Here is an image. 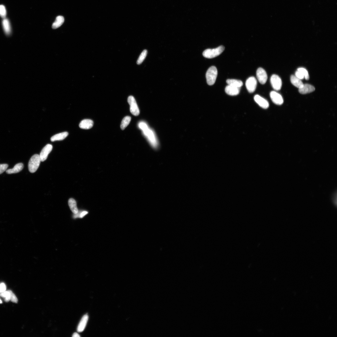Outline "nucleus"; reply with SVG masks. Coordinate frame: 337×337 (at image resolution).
<instances>
[{
  "instance_id": "obj_1",
  "label": "nucleus",
  "mask_w": 337,
  "mask_h": 337,
  "mask_svg": "<svg viewBox=\"0 0 337 337\" xmlns=\"http://www.w3.org/2000/svg\"><path fill=\"white\" fill-rule=\"evenodd\" d=\"M143 126V128L145 130V134L151 145L154 148H157L159 145V142L155 133L152 130L149 129L146 124H144Z\"/></svg>"
},
{
  "instance_id": "obj_2",
  "label": "nucleus",
  "mask_w": 337,
  "mask_h": 337,
  "mask_svg": "<svg viewBox=\"0 0 337 337\" xmlns=\"http://www.w3.org/2000/svg\"><path fill=\"white\" fill-rule=\"evenodd\" d=\"M224 47L221 46L215 48L208 49L205 50L203 53L205 58L212 59L215 58L221 54L224 51Z\"/></svg>"
},
{
  "instance_id": "obj_3",
  "label": "nucleus",
  "mask_w": 337,
  "mask_h": 337,
  "mask_svg": "<svg viewBox=\"0 0 337 337\" xmlns=\"http://www.w3.org/2000/svg\"><path fill=\"white\" fill-rule=\"evenodd\" d=\"M218 75V71L216 67L212 66L210 67L206 74L207 84L210 86L215 83Z\"/></svg>"
},
{
  "instance_id": "obj_4",
  "label": "nucleus",
  "mask_w": 337,
  "mask_h": 337,
  "mask_svg": "<svg viewBox=\"0 0 337 337\" xmlns=\"http://www.w3.org/2000/svg\"><path fill=\"white\" fill-rule=\"evenodd\" d=\"M40 155L35 154L30 158L28 164L29 171L31 173L35 172L39 168L41 162Z\"/></svg>"
},
{
  "instance_id": "obj_5",
  "label": "nucleus",
  "mask_w": 337,
  "mask_h": 337,
  "mask_svg": "<svg viewBox=\"0 0 337 337\" xmlns=\"http://www.w3.org/2000/svg\"><path fill=\"white\" fill-rule=\"evenodd\" d=\"M128 102L130 105L131 113L135 116H138L140 113V110L134 97L132 96H129Z\"/></svg>"
},
{
  "instance_id": "obj_6",
  "label": "nucleus",
  "mask_w": 337,
  "mask_h": 337,
  "mask_svg": "<svg viewBox=\"0 0 337 337\" xmlns=\"http://www.w3.org/2000/svg\"><path fill=\"white\" fill-rule=\"evenodd\" d=\"M270 82L273 88L278 91L281 88L282 83L281 79L277 75H272L270 78Z\"/></svg>"
},
{
  "instance_id": "obj_7",
  "label": "nucleus",
  "mask_w": 337,
  "mask_h": 337,
  "mask_svg": "<svg viewBox=\"0 0 337 337\" xmlns=\"http://www.w3.org/2000/svg\"><path fill=\"white\" fill-rule=\"evenodd\" d=\"M257 81L255 78L251 77L248 78L246 81V86L249 93H253L255 90L257 86Z\"/></svg>"
},
{
  "instance_id": "obj_8",
  "label": "nucleus",
  "mask_w": 337,
  "mask_h": 337,
  "mask_svg": "<svg viewBox=\"0 0 337 337\" xmlns=\"http://www.w3.org/2000/svg\"><path fill=\"white\" fill-rule=\"evenodd\" d=\"M257 78L259 82L262 84L266 83L267 79V75L263 68L259 67L256 72Z\"/></svg>"
},
{
  "instance_id": "obj_9",
  "label": "nucleus",
  "mask_w": 337,
  "mask_h": 337,
  "mask_svg": "<svg viewBox=\"0 0 337 337\" xmlns=\"http://www.w3.org/2000/svg\"><path fill=\"white\" fill-rule=\"evenodd\" d=\"M52 149V146L49 144L47 145L42 149L40 155L41 161H44L47 159L48 155L51 152Z\"/></svg>"
},
{
  "instance_id": "obj_10",
  "label": "nucleus",
  "mask_w": 337,
  "mask_h": 337,
  "mask_svg": "<svg viewBox=\"0 0 337 337\" xmlns=\"http://www.w3.org/2000/svg\"><path fill=\"white\" fill-rule=\"evenodd\" d=\"M270 97L273 102L278 105H281L284 103V99L281 95L275 91H272Z\"/></svg>"
},
{
  "instance_id": "obj_11",
  "label": "nucleus",
  "mask_w": 337,
  "mask_h": 337,
  "mask_svg": "<svg viewBox=\"0 0 337 337\" xmlns=\"http://www.w3.org/2000/svg\"><path fill=\"white\" fill-rule=\"evenodd\" d=\"M254 98L255 102L262 108L266 109L269 107V103L264 98L256 95L254 96Z\"/></svg>"
},
{
  "instance_id": "obj_12",
  "label": "nucleus",
  "mask_w": 337,
  "mask_h": 337,
  "mask_svg": "<svg viewBox=\"0 0 337 337\" xmlns=\"http://www.w3.org/2000/svg\"><path fill=\"white\" fill-rule=\"evenodd\" d=\"M240 88L228 85L225 88V92L228 95L234 96L239 94Z\"/></svg>"
},
{
  "instance_id": "obj_13",
  "label": "nucleus",
  "mask_w": 337,
  "mask_h": 337,
  "mask_svg": "<svg viewBox=\"0 0 337 337\" xmlns=\"http://www.w3.org/2000/svg\"><path fill=\"white\" fill-rule=\"evenodd\" d=\"M315 90V87L308 84H304L301 88L299 89V92L303 95L311 93Z\"/></svg>"
},
{
  "instance_id": "obj_14",
  "label": "nucleus",
  "mask_w": 337,
  "mask_h": 337,
  "mask_svg": "<svg viewBox=\"0 0 337 337\" xmlns=\"http://www.w3.org/2000/svg\"><path fill=\"white\" fill-rule=\"evenodd\" d=\"M89 316L86 314L83 316L81 319L77 327V331L78 332H82L84 330L89 320Z\"/></svg>"
},
{
  "instance_id": "obj_15",
  "label": "nucleus",
  "mask_w": 337,
  "mask_h": 337,
  "mask_svg": "<svg viewBox=\"0 0 337 337\" xmlns=\"http://www.w3.org/2000/svg\"><path fill=\"white\" fill-rule=\"evenodd\" d=\"M93 121L90 119H84L81 121L79 125V127L82 129H89L92 128L93 125Z\"/></svg>"
},
{
  "instance_id": "obj_16",
  "label": "nucleus",
  "mask_w": 337,
  "mask_h": 337,
  "mask_svg": "<svg viewBox=\"0 0 337 337\" xmlns=\"http://www.w3.org/2000/svg\"><path fill=\"white\" fill-rule=\"evenodd\" d=\"M23 167L24 166L23 163H18L16 164L12 169L6 170V172L8 174L17 173L21 171L23 169Z\"/></svg>"
},
{
  "instance_id": "obj_17",
  "label": "nucleus",
  "mask_w": 337,
  "mask_h": 337,
  "mask_svg": "<svg viewBox=\"0 0 337 337\" xmlns=\"http://www.w3.org/2000/svg\"><path fill=\"white\" fill-rule=\"evenodd\" d=\"M290 80L292 84L298 89L301 88L304 84L301 80L295 75H292L291 76Z\"/></svg>"
},
{
  "instance_id": "obj_18",
  "label": "nucleus",
  "mask_w": 337,
  "mask_h": 337,
  "mask_svg": "<svg viewBox=\"0 0 337 337\" xmlns=\"http://www.w3.org/2000/svg\"><path fill=\"white\" fill-rule=\"evenodd\" d=\"M68 205L71 210L74 214H77L79 211L78 209L76 202L74 199L70 198L68 201Z\"/></svg>"
},
{
  "instance_id": "obj_19",
  "label": "nucleus",
  "mask_w": 337,
  "mask_h": 337,
  "mask_svg": "<svg viewBox=\"0 0 337 337\" xmlns=\"http://www.w3.org/2000/svg\"><path fill=\"white\" fill-rule=\"evenodd\" d=\"M68 133L67 132L62 133L54 135L51 137V140L52 142L56 141H62L65 139L68 136Z\"/></svg>"
},
{
  "instance_id": "obj_20",
  "label": "nucleus",
  "mask_w": 337,
  "mask_h": 337,
  "mask_svg": "<svg viewBox=\"0 0 337 337\" xmlns=\"http://www.w3.org/2000/svg\"><path fill=\"white\" fill-rule=\"evenodd\" d=\"M64 21V17L59 16L56 17L55 21L52 24V28L53 29H57L63 24Z\"/></svg>"
},
{
  "instance_id": "obj_21",
  "label": "nucleus",
  "mask_w": 337,
  "mask_h": 337,
  "mask_svg": "<svg viewBox=\"0 0 337 337\" xmlns=\"http://www.w3.org/2000/svg\"><path fill=\"white\" fill-rule=\"evenodd\" d=\"M2 25L5 33L7 35H10L11 32V28L10 22L7 19H4Z\"/></svg>"
},
{
  "instance_id": "obj_22",
  "label": "nucleus",
  "mask_w": 337,
  "mask_h": 337,
  "mask_svg": "<svg viewBox=\"0 0 337 337\" xmlns=\"http://www.w3.org/2000/svg\"><path fill=\"white\" fill-rule=\"evenodd\" d=\"M226 83L228 85L241 88L243 84L241 81L234 79H228Z\"/></svg>"
},
{
  "instance_id": "obj_23",
  "label": "nucleus",
  "mask_w": 337,
  "mask_h": 337,
  "mask_svg": "<svg viewBox=\"0 0 337 337\" xmlns=\"http://www.w3.org/2000/svg\"><path fill=\"white\" fill-rule=\"evenodd\" d=\"M131 120V118L130 116H126L124 117L121 125V128L122 130H124L128 125Z\"/></svg>"
},
{
  "instance_id": "obj_24",
  "label": "nucleus",
  "mask_w": 337,
  "mask_h": 337,
  "mask_svg": "<svg viewBox=\"0 0 337 337\" xmlns=\"http://www.w3.org/2000/svg\"><path fill=\"white\" fill-rule=\"evenodd\" d=\"M147 53V50H144L140 54L137 61V64L138 65L141 64L145 59Z\"/></svg>"
},
{
  "instance_id": "obj_25",
  "label": "nucleus",
  "mask_w": 337,
  "mask_h": 337,
  "mask_svg": "<svg viewBox=\"0 0 337 337\" xmlns=\"http://www.w3.org/2000/svg\"><path fill=\"white\" fill-rule=\"evenodd\" d=\"M0 296L3 298L6 302H8L10 300V293L9 290L0 293Z\"/></svg>"
},
{
  "instance_id": "obj_26",
  "label": "nucleus",
  "mask_w": 337,
  "mask_h": 337,
  "mask_svg": "<svg viewBox=\"0 0 337 337\" xmlns=\"http://www.w3.org/2000/svg\"><path fill=\"white\" fill-rule=\"evenodd\" d=\"M297 70L302 73L306 80H308L309 79V75L308 71L305 69L300 67L298 68Z\"/></svg>"
},
{
  "instance_id": "obj_27",
  "label": "nucleus",
  "mask_w": 337,
  "mask_h": 337,
  "mask_svg": "<svg viewBox=\"0 0 337 337\" xmlns=\"http://www.w3.org/2000/svg\"><path fill=\"white\" fill-rule=\"evenodd\" d=\"M7 12L5 6L3 5H0V16L3 19L5 18Z\"/></svg>"
},
{
  "instance_id": "obj_28",
  "label": "nucleus",
  "mask_w": 337,
  "mask_h": 337,
  "mask_svg": "<svg viewBox=\"0 0 337 337\" xmlns=\"http://www.w3.org/2000/svg\"><path fill=\"white\" fill-rule=\"evenodd\" d=\"M10 293V298L11 301L15 303H17L18 299L16 296L11 290H9Z\"/></svg>"
},
{
  "instance_id": "obj_29",
  "label": "nucleus",
  "mask_w": 337,
  "mask_h": 337,
  "mask_svg": "<svg viewBox=\"0 0 337 337\" xmlns=\"http://www.w3.org/2000/svg\"><path fill=\"white\" fill-rule=\"evenodd\" d=\"M8 167V165L7 164H0V174L6 171Z\"/></svg>"
},
{
  "instance_id": "obj_30",
  "label": "nucleus",
  "mask_w": 337,
  "mask_h": 337,
  "mask_svg": "<svg viewBox=\"0 0 337 337\" xmlns=\"http://www.w3.org/2000/svg\"><path fill=\"white\" fill-rule=\"evenodd\" d=\"M295 76L301 80L303 79L304 78V76L302 73L297 70L295 73Z\"/></svg>"
},
{
  "instance_id": "obj_31",
  "label": "nucleus",
  "mask_w": 337,
  "mask_h": 337,
  "mask_svg": "<svg viewBox=\"0 0 337 337\" xmlns=\"http://www.w3.org/2000/svg\"><path fill=\"white\" fill-rule=\"evenodd\" d=\"M6 289V286L4 283H1L0 284V293L5 291Z\"/></svg>"
},
{
  "instance_id": "obj_32",
  "label": "nucleus",
  "mask_w": 337,
  "mask_h": 337,
  "mask_svg": "<svg viewBox=\"0 0 337 337\" xmlns=\"http://www.w3.org/2000/svg\"><path fill=\"white\" fill-rule=\"evenodd\" d=\"M88 213V212L86 211H83L82 212H80V213L79 212V217L80 218H82Z\"/></svg>"
},
{
  "instance_id": "obj_33",
  "label": "nucleus",
  "mask_w": 337,
  "mask_h": 337,
  "mask_svg": "<svg viewBox=\"0 0 337 337\" xmlns=\"http://www.w3.org/2000/svg\"><path fill=\"white\" fill-rule=\"evenodd\" d=\"M80 336L77 333H74L73 335V337H80Z\"/></svg>"
},
{
  "instance_id": "obj_34",
  "label": "nucleus",
  "mask_w": 337,
  "mask_h": 337,
  "mask_svg": "<svg viewBox=\"0 0 337 337\" xmlns=\"http://www.w3.org/2000/svg\"><path fill=\"white\" fill-rule=\"evenodd\" d=\"M2 303V301L1 300V299H0V304H1V303Z\"/></svg>"
}]
</instances>
